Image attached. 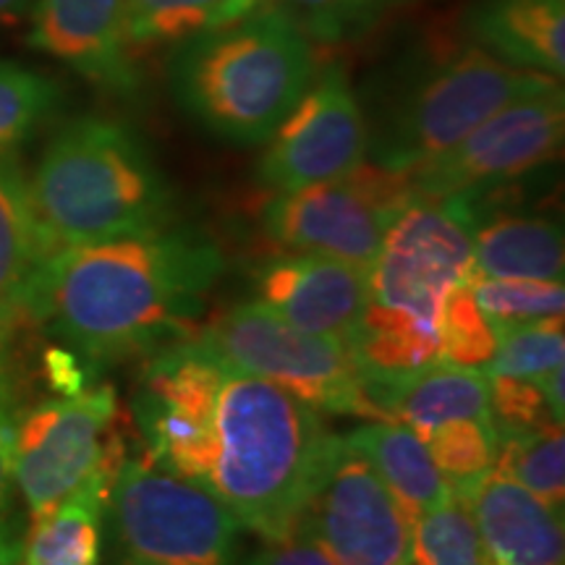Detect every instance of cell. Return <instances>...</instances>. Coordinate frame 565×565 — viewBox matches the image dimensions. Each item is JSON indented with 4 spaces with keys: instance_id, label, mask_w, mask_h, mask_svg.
Instances as JSON below:
<instances>
[{
    "instance_id": "1",
    "label": "cell",
    "mask_w": 565,
    "mask_h": 565,
    "mask_svg": "<svg viewBox=\"0 0 565 565\" xmlns=\"http://www.w3.org/2000/svg\"><path fill=\"white\" fill-rule=\"evenodd\" d=\"M147 454L263 540L301 526L330 435L307 401L194 338L154 353L134 398Z\"/></svg>"
},
{
    "instance_id": "2",
    "label": "cell",
    "mask_w": 565,
    "mask_h": 565,
    "mask_svg": "<svg viewBox=\"0 0 565 565\" xmlns=\"http://www.w3.org/2000/svg\"><path fill=\"white\" fill-rule=\"evenodd\" d=\"M221 273L217 246L194 233L68 246L42 263L30 317L92 366L154 356L196 333Z\"/></svg>"
},
{
    "instance_id": "3",
    "label": "cell",
    "mask_w": 565,
    "mask_h": 565,
    "mask_svg": "<svg viewBox=\"0 0 565 565\" xmlns=\"http://www.w3.org/2000/svg\"><path fill=\"white\" fill-rule=\"evenodd\" d=\"M47 257L58 249L166 231L173 192L129 126L84 116L51 139L26 181Z\"/></svg>"
},
{
    "instance_id": "4",
    "label": "cell",
    "mask_w": 565,
    "mask_h": 565,
    "mask_svg": "<svg viewBox=\"0 0 565 565\" xmlns=\"http://www.w3.org/2000/svg\"><path fill=\"white\" fill-rule=\"evenodd\" d=\"M312 76V42L273 3L179 42L168 58L175 105L233 145H265Z\"/></svg>"
},
{
    "instance_id": "5",
    "label": "cell",
    "mask_w": 565,
    "mask_h": 565,
    "mask_svg": "<svg viewBox=\"0 0 565 565\" xmlns=\"http://www.w3.org/2000/svg\"><path fill=\"white\" fill-rule=\"evenodd\" d=\"M475 267L466 210L416 196L387 228L370 267V303L353 345L366 374L419 370L440 359L445 296Z\"/></svg>"
},
{
    "instance_id": "6",
    "label": "cell",
    "mask_w": 565,
    "mask_h": 565,
    "mask_svg": "<svg viewBox=\"0 0 565 565\" xmlns=\"http://www.w3.org/2000/svg\"><path fill=\"white\" fill-rule=\"evenodd\" d=\"M553 84V76L508 66L475 42L433 51L385 110L370 141L372 162L414 171L454 150L505 105Z\"/></svg>"
},
{
    "instance_id": "7",
    "label": "cell",
    "mask_w": 565,
    "mask_h": 565,
    "mask_svg": "<svg viewBox=\"0 0 565 565\" xmlns=\"http://www.w3.org/2000/svg\"><path fill=\"white\" fill-rule=\"evenodd\" d=\"M124 565H233L242 524L215 494L154 458H121L108 505Z\"/></svg>"
},
{
    "instance_id": "8",
    "label": "cell",
    "mask_w": 565,
    "mask_h": 565,
    "mask_svg": "<svg viewBox=\"0 0 565 565\" xmlns=\"http://www.w3.org/2000/svg\"><path fill=\"white\" fill-rule=\"evenodd\" d=\"M192 338L223 362L286 387L312 408L387 422L366 395L353 349L294 328L265 303H233L200 324Z\"/></svg>"
},
{
    "instance_id": "9",
    "label": "cell",
    "mask_w": 565,
    "mask_h": 565,
    "mask_svg": "<svg viewBox=\"0 0 565 565\" xmlns=\"http://www.w3.org/2000/svg\"><path fill=\"white\" fill-rule=\"evenodd\" d=\"M414 200L412 175L364 160L341 179L278 194L265 207L263 225L282 252L370 270L387 228Z\"/></svg>"
},
{
    "instance_id": "10",
    "label": "cell",
    "mask_w": 565,
    "mask_h": 565,
    "mask_svg": "<svg viewBox=\"0 0 565 565\" xmlns=\"http://www.w3.org/2000/svg\"><path fill=\"white\" fill-rule=\"evenodd\" d=\"M565 100L561 82L521 97L479 124L454 150L408 171L416 196L479 202L524 179L563 150Z\"/></svg>"
},
{
    "instance_id": "11",
    "label": "cell",
    "mask_w": 565,
    "mask_h": 565,
    "mask_svg": "<svg viewBox=\"0 0 565 565\" xmlns=\"http://www.w3.org/2000/svg\"><path fill=\"white\" fill-rule=\"evenodd\" d=\"M116 414V391L100 385L45 401L13 424V482L30 511V524L121 450L113 433Z\"/></svg>"
},
{
    "instance_id": "12",
    "label": "cell",
    "mask_w": 565,
    "mask_h": 565,
    "mask_svg": "<svg viewBox=\"0 0 565 565\" xmlns=\"http://www.w3.org/2000/svg\"><path fill=\"white\" fill-rule=\"evenodd\" d=\"M303 524L335 565L412 563V515L345 437H330Z\"/></svg>"
},
{
    "instance_id": "13",
    "label": "cell",
    "mask_w": 565,
    "mask_h": 565,
    "mask_svg": "<svg viewBox=\"0 0 565 565\" xmlns=\"http://www.w3.org/2000/svg\"><path fill=\"white\" fill-rule=\"evenodd\" d=\"M265 145L257 175L275 194L341 179L362 166L370 131L345 71H315L301 100Z\"/></svg>"
},
{
    "instance_id": "14",
    "label": "cell",
    "mask_w": 565,
    "mask_h": 565,
    "mask_svg": "<svg viewBox=\"0 0 565 565\" xmlns=\"http://www.w3.org/2000/svg\"><path fill=\"white\" fill-rule=\"evenodd\" d=\"M257 296L270 312L312 335L353 349L370 303V270L282 252L257 270Z\"/></svg>"
},
{
    "instance_id": "15",
    "label": "cell",
    "mask_w": 565,
    "mask_h": 565,
    "mask_svg": "<svg viewBox=\"0 0 565 565\" xmlns=\"http://www.w3.org/2000/svg\"><path fill=\"white\" fill-rule=\"evenodd\" d=\"M30 45L113 95L139 89L124 30V0H38Z\"/></svg>"
},
{
    "instance_id": "16",
    "label": "cell",
    "mask_w": 565,
    "mask_h": 565,
    "mask_svg": "<svg viewBox=\"0 0 565 565\" xmlns=\"http://www.w3.org/2000/svg\"><path fill=\"white\" fill-rule=\"evenodd\" d=\"M364 387L387 422L408 424L422 440L448 422L492 419L490 383L477 366L437 359L408 372H364Z\"/></svg>"
},
{
    "instance_id": "17",
    "label": "cell",
    "mask_w": 565,
    "mask_h": 565,
    "mask_svg": "<svg viewBox=\"0 0 565 565\" xmlns=\"http://www.w3.org/2000/svg\"><path fill=\"white\" fill-rule=\"evenodd\" d=\"M469 498L494 565H563V511L542 503L498 466Z\"/></svg>"
},
{
    "instance_id": "18",
    "label": "cell",
    "mask_w": 565,
    "mask_h": 565,
    "mask_svg": "<svg viewBox=\"0 0 565 565\" xmlns=\"http://www.w3.org/2000/svg\"><path fill=\"white\" fill-rule=\"evenodd\" d=\"M466 34L508 66L561 79L565 71V0H479Z\"/></svg>"
},
{
    "instance_id": "19",
    "label": "cell",
    "mask_w": 565,
    "mask_h": 565,
    "mask_svg": "<svg viewBox=\"0 0 565 565\" xmlns=\"http://www.w3.org/2000/svg\"><path fill=\"white\" fill-rule=\"evenodd\" d=\"M124 448L105 458L51 513L32 521L21 545V565H100L103 519Z\"/></svg>"
},
{
    "instance_id": "20",
    "label": "cell",
    "mask_w": 565,
    "mask_h": 565,
    "mask_svg": "<svg viewBox=\"0 0 565 565\" xmlns=\"http://www.w3.org/2000/svg\"><path fill=\"white\" fill-rule=\"evenodd\" d=\"M47 259L26 179L13 154H0V345L30 317V299Z\"/></svg>"
},
{
    "instance_id": "21",
    "label": "cell",
    "mask_w": 565,
    "mask_h": 565,
    "mask_svg": "<svg viewBox=\"0 0 565 565\" xmlns=\"http://www.w3.org/2000/svg\"><path fill=\"white\" fill-rule=\"evenodd\" d=\"M475 273L487 278L563 280V231L536 215H494L471 225Z\"/></svg>"
},
{
    "instance_id": "22",
    "label": "cell",
    "mask_w": 565,
    "mask_h": 565,
    "mask_svg": "<svg viewBox=\"0 0 565 565\" xmlns=\"http://www.w3.org/2000/svg\"><path fill=\"white\" fill-rule=\"evenodd\" d=\"M345 440L372 463L412 519L450 494L427 443L412 427L401 422H370L345 435Z\"/></svg>"
},
{
    "instance_id": "23",
    "label": "cell",
    "mask_w": 565,
    "mask_h": 565,
    "mask_svg": "<svg viewBox=\"0 0 565 565\" xmlns=\"http://www.w3.org/2000/svg\"><path fill=\"white\" fill-rule=\"evenodd\" d=\"M270 0H124V30L134 47L179 45L231 21L249 17Z\"/></svg>"
},
{
    "instance_id": "24",
    "label": "cell",
    "mask_w": 565,
    "mask_h": 565,
    "mask_svg": "<svg viewBox=\"0 0 565 565\" xmlns=\"http://www.w3.org/2000/svg\"><path fill=\"white\" fill-rule=\"evenodd\" d=\"M412 565H494L469 494L450 492L412 519Z\"/></svg>"
},
{
    "instance_id": "25",
    "label": "cell",
    "mask_w": 565,
    "mask_h": 565,
    "mask_svg": "<svg viewBox=\"0 0 565 565\" xmlns=\"http://www.w3.org/2000/svg\"><path fill=\"white\" fill-rule=\"evenodd\" d=\"M494 466L511 475L542 503L563 511L565 500V443L563 422L550 419L540 427L498 433Z\"/></svg>"
},
{
    "instance_id": "26",
    "label": "cell",
    "mask_w": 565,
    "mask_h": 565,
    "mask_svg": "<svg viewBox=\"0 0 565 565\" xmlns=\"http://www.w3.org/2000/svg\"><path fill=\"white\" fill-rule=\"evenodd\" d=\"M424 443L450 492L471 494L492 471L500 437L492 419H461L433 429Z\"/></svg>"
},
{
    "instance_id": "27",
    "label": "cell",
    "mask_w": 565,
    "mask_h": 565,
    "mask_svg": "<svg viewBox=\"0 0 565 565\" xmlns=\"http://www.w3.org/2000/svg\"><path fill=\"white\" fill-rule=\"evenodd\" d=\"M477 307L490 320L494 330L557 320L565 309L563 280H519L487 278L471 267L466 275Z\"/></svg>"
},
{
    "instance_id": "28",
    "label": "cell",
    "mask_w": 565,
    "mask_h": 565,
    "mask_svg": "<svg viewBox=\"0 0 565 565\" xmlns=\"http://www.w3.org/2000/svg\"><path fill=\"white\" fill-rule=\"evenodd\" d=\"M61 92L40 71L0 61V154H13L58 105Z\"/></svg>"
},
{
    "instance_id": "29",
    "label": "cell",
    "mask_w": 565,
    "mask_h": 565,
    "mask_svg": "<svg viewBox=\"0 0 565 565\" xmlns=\"http://www.w3.org/2000/svg\"><path fill=\"white\" fill-rule=\"evenodd\" d=\"M494 333H498V345H494L484 374L542 383L547 374L563 366V317L534 324H515V328H498Z\"/></svg>"
},
{
    "instance_id": "30",
    "label": "cell",
    "mask_w": 565,
    "mask_h": 565,
    "mask_svg": "<svg viewBox=\"0 0 565 565\" xmlns=\"http://www.w3.org/2000/svg\"><path fill=\"white\" fill-rule=\"evenodd\" d=\"M498 333L477 307L469 282L461 280L445 296L440 315V362L456 366L490 364Z\"/></svg>"
},
{
    "instance_id": "31",
    "label": "cell",
    "mask_w": 565,
    "mask_h": 565,
    "mask_svg": "<svg viewBox=\"0 0 565 565\" xmlns=\"http://www.w3.org/2000/svg\"><path fill=\"white\" fill-rule=\"evenodd\" d=\"M487 383H490V408L498 433L532 429L555 419L550 414L540 383L515 377H492V374H487Z\"/></svg>"
},
{
    "instance_id": "32",
    "label": "cell",
    "mask_w": 565,
    "mask_h": 565,
    "mask_svg": "<svg viewBox=\"0 0 565 565\" xmlns=\"http://www.w3.org/2000/svg\"><path fill=\"white\" fill-rule=\"evenodd\" d=\"M270 3L294 19L307 38L320 42H343L366 30L351 0H270Z\"/></svg>"
},
{
    "instance_id": "33",
    "label": "cell",
    "mask_w": 565,
    "mask_h": 565,
    "mask_svg": "<svg viewBox=\"0 0 565 565\" xmlns=\"http://www.w3.org/2000/svg\"><path fill=\"white\" fill-rule=\"evenodd\" d=\"M13 424L6 408V385H0V565H19L24 536L13 513Z\"/></svg>"
},
{
    "instance_id": "34",
    "label": "cell",
    "mask_w": 565,
    "mask_h": 565,
    "mask_svg": "<svg viewBox=\"0 0 565 565\" xmlns=\"http://www.w3.org/2000/svg\"><path fill=\"white\" fill-rule=\"evenodd\" d=\"M249 565H335L324 553L312 529L301 521L299 529L280 540H265V547L252 557Z\"/></svg>"
},
{
    "instance_id": "35",
    "label": "cell",
    "mask_w": 565,
    "mask_h": 565,
    "mask_svg": "<svg viewBox=\"0 0 565 565\" xmlns=\"http://www.w3.org/2000/svg\"><path fill=\"white\" fill-rule=\"evenodd\" d=\"M45 366L51 374V383L58 387L61 395H76L84 391V370L76 353L68 349L47 351Z\"/></svg>"
},
{
    "instance_id": "36",
    "label": "cell",
    "mask_w": 565,
    "mask_h": 565,
    "mask_svg": "<svg viewBox=\"0 0 565 565\" xmlns=\"http://www.w3.org/2000/svg\"><path fill=\"white\" fill-rule=\"evenodd\" d=\"M351 3H353V9L359 11V17H362L364 24L370 26L380 17H383L385 11H391L401 3H406V0H351Z\"/></svg>"
},
{
    "instance_id": "37",
    "label": "cell",
    "mask_w": 565,
    "mask_h": 565,
    "mask_svg": "<svg viewBox=\"0 0 565 565\" xmlns=\"http://www.w3.org/2000/svg\"><path fill=\"white\" fill-rule=\"evenodd\" d=\"M30 0H0V24H11L26 11Z\"/></svg>"
},
{
    "instance_id": "38",
    "label": "cell",
    "mask_w": 565,
    "mask_h": 565,
    "mask_svg": "<svg viewBox=\"0 0 565 565\" xmlns=\"http://www.w3.org/2000/svg\"><path fill=\"white\" fill-rule=\"evenodd\" d=\"M0 385H6V374H3V345H0Z\"/></svg>"
}]
</instances>
